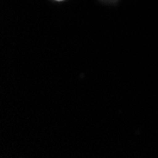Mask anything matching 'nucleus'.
<instances>
[{
    "instance_id": "1",
    "label": "nucleus",
    "mask_w": 158,
    "mask_h": 158,
    "mask_svg": "<svg viewBox=\"0 0 158 158\" xmlns=\"http://www.w3.org/2000/svg\"><path fill=\"white\" fill-rule=\"evenodd\" d=\"M55 2H63V1H65V0H53Z\"/></svg>"
}]
</instances>
